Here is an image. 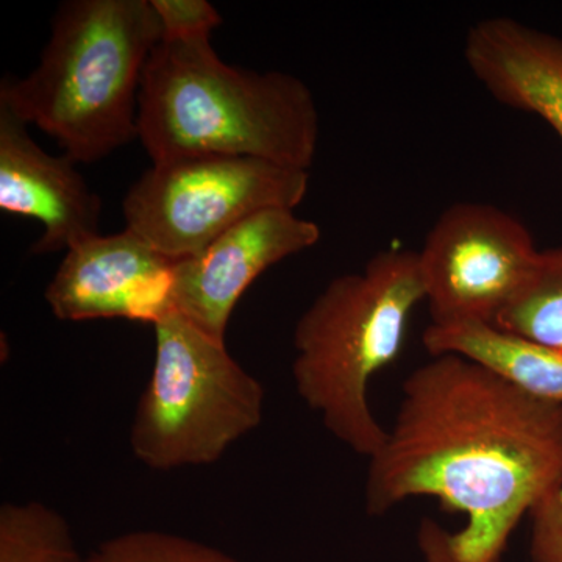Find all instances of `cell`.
<instances>
[{
    "instance_id": "1",
    "label": "cell",
    "mask_w": 562,
    "mask_h": 562,
    "mask_svg": "<svg viewBox=\"0 0 562 562\" xmlns=\"http://www.w3.org/2000/svg\"><path fill=\"white\" fill-rule=\"evenodd\" d=\"M561 480V403L460 355H438L403 383L394 424L369 460L366 512L438 498L465 522L449 531L424 520L425 562H501L517 525Z\"/></svg>"
},
{
    "instance_id": "2",
    "label": "cell",
    "mask_w": 562,
    "mask_h": 562,
    "mask_svg": "<svg viewBox=\"0 0 562 562\" xmlns=\"http://www.w3.org/2000/svg\"><path fill=\"white\" fill-rule=\"evenodd\" d=\"M138 138L151 165L232 155L308 171L319 111L291 74L227 65L210 38L161 40L140 83Z\"/></svg>"
},
{
    "instance_id": "3",
    "label": "cell",
    "mask_w": 562,
    "mask_h": 562,
    "mask_svg": "<svg viewBox=\"0 0 562 562\" xmlns=\"http://www.w3.org/2000/svg\"><path fill=\"white\" fill-rule=\"evenodd\" d=\"M161 40L150 0H66L40 65L3 77L0 99L79 165L103 160L138 138L140 83Z\"/></svg>"
},
{
    "instance_id": "4",
    "label": "cell",
    "mask_w": 562,
    "mask_h": 562,
    "mask_svg": "<svg viewBox=\"0 0 562 562\" xmlns=\"http://www.w3.org/2000/svg\"><path fill=\"white\" fill-rule=\"evenodd\" d=\"M420 302L419 254L387 249L362 271L331 280L295 325V390L330 435L368 460L387 432L372 413L369 386L397 360Z\"/></svg>"
},
{
    "instance_id": "5",
    "label": "cell",
    "mask_w": 562,
    "mask_h": 562,
    "mask_svg": "<svg viewBox=\"0 0 562 562\" xmlns=\"http://www.w3.org/2000/svg\"><path fill=\"white\" fill-rule=\"evenodd\" d=\"M154 327V369L133 419L132 452L155 471L213 464L261 424L265 390L225 341L181 314Z\"/></svg>"
},
{
    "instance_id": "6",
    "label": "cell",
    "mask_w": 562,
    "mask_h": 562,
    "mask_svg": "<svg viewBox=\"0 0 562 562\" xmlns=\"http://www.w3.org/2000/svg\"><path fill=\"white\" fill-rule=\"evenodd\" d=\"M308 187V171L261 158L155 162L125 195V228L169 260H188L251 214L297 209Z\"/></svg>"
},
{
    "instance_id": "7",
    "label": "cell",
    "mask_w": 562,
    "mask_h": 562,
    "mask_svg": "<svg viewBox=\"0 0 562 562\" xmlns=\"http://www.w3.org/2000/svg\"><path fill=\"white\" fill-rule=\"evenodd\" d=\"M419 254L431 324L494 325L528 283L541 250L527 225L492 203L442 211Z\"/></svg>"
},
{
    "instance_id": "8",
    "label": "cell",
    "mask_w": 562,
    "mask_h": 562,
    "mask_svg": "<svg viewBox=\"0 0 562 562\" xmlns=\"http://www.w3.org/2000/svg\"><path fill=\"white\" fill-rule=\"evenodd\" d=\"M176 265L128 228L95 235L68 250L44 297L60 321L155 325L172 312Z\"/></svg>"
},
{
    "instance_id": "9",
    "label": "cell",
    "mask_w": 562,
    "mask_h": 562,
    "mask_svg": "<svg viewBox=\"0 0 562 562\" xmlns=\"http://www.w3.org/2000/svg\"><path fill=\"white\" fill-rule=\"evenodd\" d=\"M319 225L295 210L272 209L251 214L205 250L177 261L172 312L225 341L236 303L251 283L277 262L316 246Z\"/></svg>"
},
{
    "instance_id": "10",
    "label": "cell",
    "mask_w": 562,
    "mask_h": 562,
    "mask_svg": "<svg viewBox=\"0 0 562 562\" xmlns=\"http://www.w3.org/2000/svg\"><path fill=\"white\" fill-rule=\"evenodd\" d=\"M27 127L0 99V210L43 224L33 255L69 250L101 235L102 201L77 171L79 162L41 149Z\"/></svg>"
},
{
    "instance_id": "11",
    "label": "cell",
    "mask_w": 562,
    "mask_h": 562,
    "mask_svg": "<svg viewBox=\"0 0 562 562\" xmlns=\"http://www.w3.org/2000/svg\"><path fill=\"white\" fill-rule=\"evenodd\" d=\"M464 58L495 101L542 117L562 139V40L508 16L469 29Z\"/></svg>"
},
{
    "instance_id": "12",
    "label": "cell",
    "mask_w": 562,
    "mask_h": 562,
    "mask_svg": "<svg viewBox=\"0 0 562 562\" xmlns=\"http://www.w3.org/2000/svg\"><path fill=\"white\" fill-rule=\"evenodd\" d=\"M424 346L431 357L460 355L497 373L517 390L541 401L562 405V351L491 324H462L424 333Z\"/></svg>"
},
{
    "instance_id": "13",
    "label": "cell",
    "mask_w": 562,
    "mask_h": 562,
    "mask_svg": "<svg viewBox=\"0 0 562 562\" xmlns=\"http://www.w3.org/2000/svg\"><path fill=\"white\" fill-rule=\"evenodd\" d=\"M0 562H85L68 520L41 502L3 503Z\"/></svg>"
},
{
    "instance_id": "14",
    "label": "cell",
    "mask_w": 562,
    "mask_h": 562,
    "mask_svg": "<svg viewBox=\"0 0 562 562\" xmlns=\"http://www.w3.org/2000/svg\"><path fill=\"white\" fill-rule=\"evenodd\" d=\"M494 325L562 351V246L541 250L530 280Z\"/></svg>"
},
{
    "instance_id": "15",
    "label": "cell",
    "mask_w": 562,
    "mask_h": 562,
    "mask_svg": "<svg viewBox=\"0 0 562 562\" xmlns=\"http://www.w3.org/2000/svg\"><path fill=\"white\" fill-rule=\"evenodd\" d=\"M85 562H243L187 536L173 532L139 530L122 532L106 539Z\"/></svg>"
},
{
    "instance_id": "16",
    "label": "cell",
    "mask_w": 562,
    "mask_h": 562,
    "mask_svg": "<svg viewBox=\"0 0 562 562\" xmlns=\"http://www.w3.org/2000/svg\"><path fill=\"white\" fill-rule=\"evenodd\" d=\"M161 22L162 40L187 41L211 38L220 27V11L209 0H150Z\"/></svg>"
},
{
    "instance_id": "17",
    "label": "cell",
    "mask_w": 562,
    "mask_h": 562,
    "mask_svg": "<svg viewBox=\"0 0 562 562\" xmlns=\"http://www.w3.org/2000/svg\"><path fill=\"white\" fill-rule=\"evenodd\" d=\"M531 562H562V480L530 513Z\"/></svg>"
}]
</instances>
